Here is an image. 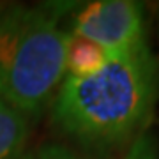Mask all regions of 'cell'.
<instances>
[{
  "mask_svg": "<svg viewBox=\"0 0 159 159\" xmlns=\"http://www.w3.org/2000/svg\"><path fill=\"white\" fill-rule=\"evenodd\" d=\"M35 159H81L74 152H71L69 148L62 147V145H44L39 148V152L35 154Z\"/></svg>",
  "mask_w": 159,
  "mask_h": 159,
  "instance_id": "52a82bcc",
  "label": "cell"
},
{
  "mask_svg": "<svg viewBox=\"0 0 159 159\" xmlns=\"http://www.w3.org/2000/svg\"><path fill=\"white\" fill-rule=\"evenodd\" d=\"M110 60V55L99 44L71 34L66 57V74L73 78H87L101 71Z\"/></svg>",
  "mask_w": 159,
  "mask_h": 159,
  "instance_id": "5b68a950",
  "label": "cell"
},
{
  "mask_svg": "<svg viewBox=\"0 0 159 159\" xmlns=\"http://www.w3.org/2000/svg\"><path fill=\"white\" fill-rule=\"evenodd\" d=\"M57 6H16L0 12V97L20 111L39 115L66 78L71 34L58 27Z\"/></svg>",
  "mask_w": 159,
  "mask_h": 159,
  "instance_id": "7a4b0ae2",
  "label": "cell"
},
{
  "mask_svg": "<svg viewBox=\"0 0 159 159\" xmlns=\"http://www.w3.org/2000/svg\"><path fill=\"white\" fill-rule=\"evenodd\" d=\"M157 62L145 43L110 57L92 76H66L51 102V120L87 148L119 147L143 133L157 99Z\"/></svg>",
  "mask_w": 159,
  "mask_h": 159,
  "instance_id": "6da1fadb",
  "label": "cell"
},
{
  "mask_svg": "<svg viewBox=\"0 0 159 159\" xmlns=\"http://www.w3.org/2000/svg\"><path fill=\"white\" fill-rule=\"evenodd\" d=\"M20 159H35V154H32V152H25Z\"/></svg>",
  "mask_w": 159,
  "mask_h": 159,
  "instance_id": "ba28073f",
  "label": "cell"
},
{
  "mask_svg": "<svg viewBox=\"0 0 159 159\" xmlns=\"http://www.w3.org/2000/svg\"><path fill=\"white\" fill-rule=\"evenodd\" d=\"M73 35L96 43L110 57L136 50L145 39V11L133 0H99L85 6L73 20Z\"/></svg>",
  "mask_w": 159,
  "mask_h": 159,
  "instance_id": "3957f363",
  "label": "cell"
},
{
  "mask_svg": "<svg viewBox=\"0 0 159 159\" xmlns=\"http://www.w3.org/2000/svg\"><path fill=\"white\" fill-rule=\"evenodd\" d=\"M124 159H159L157 143L148 133L143 131L142 134H138L133 140Z\"/></svg>",
  "mask_w": 159,
  "mask_h": 159,
  "instance_id": "8992f818",
  "label": "cell"
},
{
  "mask_svg": "<svg viewBox=\"0 0 159 159\" xmlns=\"http://www.w3.org/2000/svg\"><path fill=\"white\" fill-rule=\"evenodd\" d=\"M29 136V117L0 97V159H20Z\"/></svg>",
  "mask_w": 159,
  "mask_h": 159,
  "instance_id": "277c9868",
  "label": "cell"
}]
</instances>
